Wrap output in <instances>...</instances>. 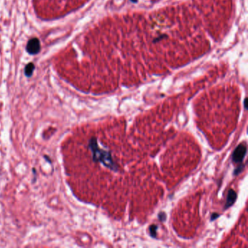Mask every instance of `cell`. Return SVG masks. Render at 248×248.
<instances>
[{
    "label": "cell",
    "mask_w": 248,
    "mask_h": 248,
    "mask_svg": "<svg viewBox=\"0 0 248 248\" xmlns=\"http://www.w3.org/2000/svg\"><path fill=\"white\" fill-rule=\"evenodd\" d=\"M89 148L92 151L93 159L95 162H100L105 167H108L111 170L117 172L119 170L118 166L114 162L111 153L109 151L100 149L98 146L95 138H91L89 141Z\"/></svg>",
    "instance_id": "6da1fadb"
},
{
    "label": "cell",
    "mask_w": 248,
    "mask_h": 248,
    "mask_svg": "<svg viewBox=\"0 0 248 248\" xmlns=\"http://www.w3.org/2000/svg\"><path fill=\"white\" fill-rule=\"evenodd\" d=\"M247 154V146L245 144H240L238 145L232 154V161L234 163H241L243 162Z\"/></svg>",
    "instance_id": "7a4b0ae2"
},
{
    "label": "cell",
    "mask_w": 248,
    "mask_h": 248,
    "mask_svg": "<svg viewBox=\"0 0 248 248\" xmlns=\"http://www.w3.org/2000/svg\"><path fill=\"white\" fill-rule=\"evenodd\" d=\"M26 50L29 54L33 55L37 54L40 50V42L39 40L37 38H33L28 41L27 46H26Z\"/></svg>",
    "instance_id": "3957f363"
},
{
    "label": "cell",
    "mask_w": 248,
    "mask_h": 248,
    "mask_svg": "<svg viewBox=\"0 0 248 248\" xmlns=\"http://www.w3.org/2000/svg\"><path fill=\"white\" fill-rule=\"evenodd\" d=\"M236 199V193L234 191L233 189H230L227 195L226 202L225 205V209H228L232 205H234V203L235 202Z\"/></svg>",
    "instance_id": "277c9868"
},
{
    "label": "cell",
    "mask_w": 248,
    "mask_h": 248,
    "mask_svg": "<svg viewBox=\"0 0 248 248\" xmlns=\"http://www.w3.org/2000/svg\"><path fill=\"white\" fill-rule=\"evenodd\" d=\"M33 70H34V66H33V64L28 63L26 66L25 68V74L26 77H31L33 72Z\"/></svg>",
    "instance_id": "5b68a950"
},
{
    "label": "cell",
    "mask_w": 248,
    "mask_h": 248,
    "mask_svg": "<svg viewBox=\"0 0 248 248\" xmlns=\"http://www.w3.org/2000/svg\"><path fill=\"white\" fill-rule=\"evenodd\" d=\"M158 226L154 224L151 225L150 227H149V232H150V235L151 237L156 238V232H157Z\"/></svg>",
    "instance_id": "8992f818"
},
{
    "label": "cell",
    "mask_w": 248,
    "mask_h": 248,
    "mask_svg": "<svg viewBox=\"0 0 248 248\" xmlns=\"http://www.w3.org/2000/svg\"><path fill=\"white\" fill-rule=\"evenodd\" d=\"M158 218H159V220L164 221L165 219H166V214H165L164 212L159 213L158 215Z\"/></svg>",
    "instance_id": "52a82bcc"
},
{
    "label": "cell",
    "mask_w": 248,
    "mask_h": 248,
    "mask_svg": "<svg viewBox=\"0 0 248 248\" xmlns=\"http://www.w3.org/2000/svg\"><path fill=\"white\" fill-rule=\"evenodd\" d=\"M242 166H240V167L237 169H236L235 170H234V175H238L239 173H240L241 172H242Z\"/></svg>",
    "instance_id": "ba28073f"
},
{
    "label": "cell",
    "mask_w": 248,
    "mask_h": 248,
    "mask_svg": "<svg viewBox=\"0 0 248 248\" xmlns=\"http://www.w3.org/2000/svg\"><path fill=\"white\" fill-rule=\"evenodd\" d=\"M218 217H219V215H218V214H217V213H213V215H212V216H211V220H215V219L217 218Z\"/></svg>",
    "instance_id": "9c48e42d"
},
{
    "label": "cell",
    "mask_w": 248,
    "mask_h": 248,
    "mask_svg": "<svg viewBox=\"0 0 248 248\" xmlns=\"http://www.w3.org/2000/svg\"><path fill=\"white\" fill-rule=\"evenodd\" d=\"M245 109H247V106H246V99L245 100Z\"/></svg>",
    "instance_id": "30bf717a"
}]
</instances>
